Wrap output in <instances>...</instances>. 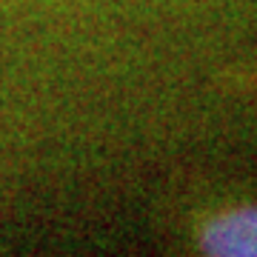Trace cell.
<instances>
[{"mask_svg": "<svg viewBox=\"0 0 257 257\" xmlns=\"http://www.w3.org/2000/svg\"><path fill=\"white\" fill-rule=\"evenodd\" d=\"M203 243L211 254H257V209H240L214 220Z\"/></svg>", "mask_w": 257, "mask_h": 257, "instance_id": "obj_1", "label": "cell"}]
</instances>
